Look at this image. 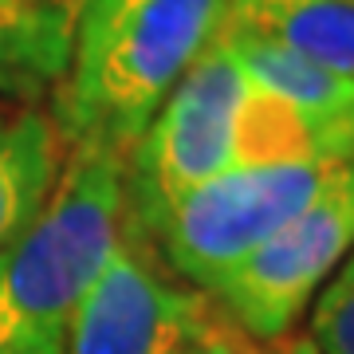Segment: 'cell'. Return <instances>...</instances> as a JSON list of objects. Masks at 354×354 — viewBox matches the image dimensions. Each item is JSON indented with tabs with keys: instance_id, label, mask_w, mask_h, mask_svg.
<instances>
[{
	"instance_id": "cell-7",
	"label": "cell",
	"mask_w": 354,
	"mask_h": 354,
	"mask_svg": "<svg viewBox=\"0 0 354 354\" xmlns=\"http://www.w3.org/2000/svg\"><path fill=\"white\" fill-rule=\"evenodd\" d=\"M228 51L236 55L241 71L248 83L268 91L272 99L304 118L319 146L339 158V162H354V79L339 75L330 67H319L304 55L288 51L283 44H272L252 32H236L225 28L221 32Z\"/></svg>"
},
{
	"instance_id": "cell-15",
	"label": "cell",
	"mask_w": 354,
	"mask_h": 354,
	"mask_svg": "<svg viewBox=\"0 0 354 354\" xmlns=\"http://www.w3.org/2000/svg\"><path fill=\"white\" fill-rule=\"evenodd\" d=\"M79 4H83V0H79Z\"/></svg>"
},
{
	"instance_id": "cell-8",
	"label": "cell",
	"mask_w": 354,
	"mask_h": 354,
	"mask_svg": "<svg viewBox=\"0 0 354 354\" xmlns=\"http://www.w3.org/2000/svg\"><path fill=\"white\" fill-rule=\"evenodd\" d=\"M79 0H0V102L48 106L67 67Z\"/></svg>"
},
{
	"instance_id": "cell-6",
	"label": "cell",
	"mask_w": 354,
	"mask_h": 354,
	"mask_svg": "<svg viewBox=\"0 0 354 354\" xmlns=\"http://www.w3.org/2000/svg\"><path fill=\"white\" fill-rule=\"evenodd\" d=\"M213 311V299L181 283L127 221L122 241L71 323L64 354H169Z\"/></svg>"
},
{
	"instance_id": "cell-12",
	"label": "cell",
	"mask_w": 354,
	"mask_h": 354,
	"mask_svg": "<svg viewBox=\"0 0 354 354\" xmlns=\"http://www.w3.org/2000/svg\"><path fill=\"white\" fill-rule=\"evenodd\" d=\"M169 354H264V346L248 342L221 311H213L209 323L197 335H189V339L181 342V346H174Z\"/></svg>"
},
{
	"instance_id": "cell-5",
	"label": "cell",
	"mask_w": 354,
	"mask_h": 354,
	"mask_svg": "<svg viewBox=\"0 0 354 354\" xmlns=\"http://www.w3.org/2000/svg\"><path fill=\"white\" fill-rule=\"evenodd\" d=\"M354 252V162L304 213L205 291L213 307L256 346H279L311 311L319 291Z\"/></svg>"
},
{
	"instance_id": "cell-1",
	"label": "cell",
	"mask_w": 354,
	"mask_h": 354,
	"mask_svg": "<svg viewBox=\"0 0 354 354\" xmlns=\"http://www.w3.org/2000/svg\"><path fill=\"white\" fill-rule=\"evenodd\" d=\"M232 0H83L67 67L48 99L64 150L127 158L205 48Z\"/></svg>"
},
{
	"instance_id": "cell-2",
	"label": "cell",
	"mask_w": 354,
	"mask_h": 354,
	"mask_svg": "<svg viewBox=\"0 0 354 354\" xmlns=\"http://www.w3.org/2000/svg\"><path fill=\"white\" fill-rule=\"evenodd\" d=\"M127 221L122 158L67 150L44 209L0 248V354H64Z\"/></svg>"
},
{
	"instance_id": "cell-16",
	"label": "cell",
	"mask_w": 354,
	"mask_h": 354,
	"mask_svg": "<svg viewBox=\"0 0 354 354\" xmlns=\"http://www.w3.org/2000/svg\"><path fill=\"white\" fill-rule=\"evenodd\" d=\"M351 4H354V0H351Z\"/></svg>"
},
{
	"instance_id": "cell-14",
	"label": "cell",
	"mask_w": 354,
	"mask_h": 354,
	"mask_svg": "<svg viewBox=\"0 0 354 354\" xmlns=\"http://www.w3.org/2000/svg\"><path fill=\"white\" fill-rule=\"evenodd\" d=\"M4 111H8V102H0V114H4Z\"/></svg>"
},
{
	"instance_id": "cell-4",
	"label": "cell",
	"mask_w": 354,
	"mask_h": 354,
	"mask_svg": "<svg viewBox=\"0 0 354 354\" xmlns=\"http://www.w3.org/2000/svg\"><path fill=\"white\" fill-rule=\"evenodd\" d=\"M346 165L351 162L311 158L228 169L181 197L146 241L181 283L209 291L276 228L304 213Z\"/></svg>"
},
{
	"instance_id": "cell-9",
	"label": "cell",
	"mask_w": 354,
	"mask_h": 354,
	"mask_svg": "<svg viewBox=\"0 0 354 354\" xmlns=\"http://www.w3.org/2000/svg\"><path fill=\"white\" fill-rule=\"evenodd\" d=\"M67 162L48 106H8L0 114V248L44 209Z\"/></svg>"
},
{
	"instance_id": "cell-13",
	"label": "cell",
	"mask_w": 354,
	"mask_h": 354,
	"mask_svg": "<svg viewBox=\"0 0 354 354\" xmlns=\"http://www.w3.org/2000/svg\"><path fill=\"white\" fill-rule=\"evenodd\" d=\"M264 354H319V351L307 339H288V342H279V346H272V351H264Z\"/></svg>"
},
{
	"instance_id": "cell-3",
	"label": "cell",
	"mask_w": 354,
	"mask_h": 354,
	"mask_svg": "<svg viewBox=\"0 0 354 354\" xmlns=\"http://www.w3.org/2000/svg\"><path fill=\"white\" fill-rule=\"evenodd\" d=\"M244 95L248 79L225 36H216L122 158L127 213L142 236H150L181 197L241 169Z\"/></svg>"
},
{
	"instance_id": "cell-10",
	"label": "cell",
	"mask_w": 354,
	"mask_h": 354,
	"mask_svg": "<svg viewBox=\"0 0 354 354\" xmlns=\"http://www.w3.org/2000/svg\"><path fill=\"white\" fill-rule=\"evenodd\" d=\"M225 28L283 44L311 64L354 79L351 0H232Z\"/></svg>"
},
{
	"instance_id": "cell-11",
	"label": "cell",
	"mask_w": 354,
	"mask_h": 354,
	"mask_svg": "<svg viewBox=\"0 0 354 354\" xmlns=\"http://www.w3.org/2000/svg\"><path fill=\"white\" fill-rule=\"evenodd\" d=\"M319 354H354V252L307 311V335Z\"/></svg>"
}]
</instances>
